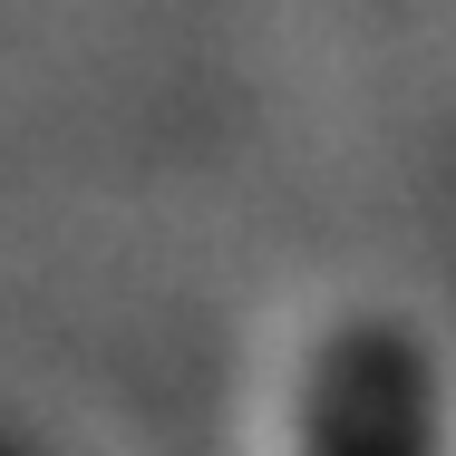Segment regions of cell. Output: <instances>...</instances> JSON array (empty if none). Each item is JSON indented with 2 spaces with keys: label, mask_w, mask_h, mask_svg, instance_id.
I'll return each instance as SVG.
<instances>
[{
  "label": "cell",
  "mask_w": 456,
  "mask_h": 456,
  "mask_svg": "<svg viewBox=\"0 0 456 456\" xmlns=\"http://www.w3.org/2000/svg\"><path fill=\"white\" fill-rule=\"evenodd\" d=\"M301 456H437V369L398 321H350L311 360Z\"/></svg>",
  "instance_id": "cell-1"
}]
</instances>
